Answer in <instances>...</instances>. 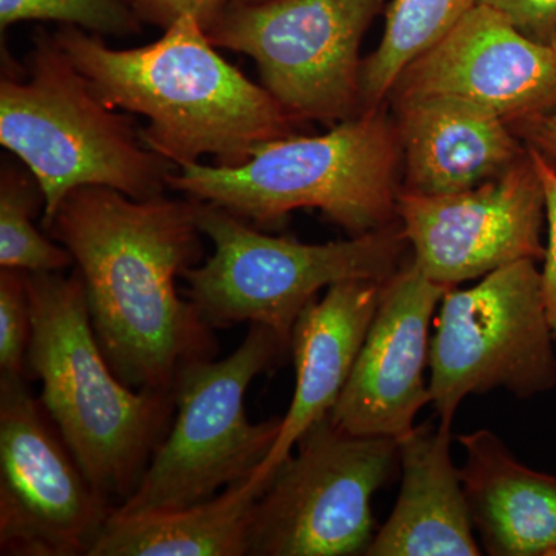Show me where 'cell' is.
Listing matches in <instances>:
<instances>
[{"label": "cell", "instance_id": "obj_1", "mask_svg": "<svg viewBox=\"0 0 556 556\" xmlns=\"http://www.w3.org/2000/svg\"><path fill=\"white\" fill-rule=\"evenodd\" d=\"M40 225L72 254L94 336L126 386L174 393L179 369L217 354L212 328L175 283L203 258L195 200L84 186Z\"/></svg>", "mask_w": 556, "mask_h": 556}, {"label": "cell", "instance_id": "obj_2", "mask_svg": "<svg viewBox=\"0 0 556 556\" xmlns=\"http://www.w3.org/2000/svg\"><path fill=\"white\" fill-rule=\"evenodd\" d=\"M54 39L105 104L148 119L142 141L175 167L206 155L240 166L306 124L226 61L193 14L137 49H112L102 36L65 25Z\"/></svg>", "mask_w": 556, "mask_h": 556}, {"label": "cell", "instance_id": "obj_3", "mask_svg": "<svg viewBox=\"0 0 556 556\" xmlns=\"http://www.w3.org/2000/svg\"><path fill=\"white\" fill-rule=\"evenodd\" d=\"M27 378L94 489L115 506L137 489L175 415L174 393L135 390L110 367L78 270L27 273Z\"/></svg>", "mask_w": 556, "mask_h": 556}, {"label": "cell", "instance_id": "obj_4", "mask_svg": "<svg viewBox=\"0 0 556 556\" xmlns=\"http://www.w3.org/2000/svg\"><path fill=\"white\" fill-rule=\"evenodd\" d=\"M401 169L396 121L380 108L327 134L266 142L240 166L182 164L167 178V189L258 226L280 225L299 208H316L357 237L397 222Z\"/></svg>", "mask_w": 556, "mask_h": 556}, {"label": "cell", "instance_id": "obj_5", "mask_svg": "<svg viewBox=\"0 0 556 556\" xmlns=\"http://www.w3.org/2000/svg\"><path fill=\"white\" fill-rule=\"evenodd\" d=\"M17 78L0 79V144L38 179L43 217L84 186L119 190L131 199L163 195L177 169L150 150L129 116L91 89L54 35L38 31Z\"/></svg>", "mask_w": 556, "mask_h": 556}, {"label": "cell", "instance_id": "obj_6", "mask_svg": "<svg viewBox=\"0 0 556 556\" xmlns=\"http://www.w3.org/2000/svg\"><path fill=\"white\" fill-rule=\"evenodd\" d=\"M195 206L214 252L182 278L186 298L212 329L262 325L289 346L300 313L321 289L346 280L388 281L407 262L399 219L364 236L311 244L260 232L211 203L195 200Z\"/></svg>", "mask_w": 556, "mask_h": 556}, {"label": "cell", "instance_id": "obj_7", "mask_svg": "<svg viewBox=\"0 0 556 556\" xmlns=\"http://www.w3.org/2000/svg\"><path fill=\"white\" fill-rule=\"evenodd\" d=\"M289 346L273 329L251 325L230 356L190 362L174 382L175 416L141 481L112 517L178 510L254 473L276 444L281 417L249 420L244 397Z\"/></svg>", "mask_w": 556, "mask_h": 556}, {"label": "cell", "instance_id": "obj_8", "mask_svg": "<svg viewBox=\"0 0 556 556\" xmlns=\"http://www.w3.org/2000/svg\"><path fill=\"white\" fill-rule=\"evenodd\" d=\"M430 343L431 405L453 426L471 394L503 390L530 399L556 388L555 339L535 260H521L450 288L439 305Z\"/></svg>", "mask_w": 556, "mask_h": 556}, {"label": "cell", "instance_id": "obj_9", "mask_svg": "<svg viewBox=\"0 0 556 556\" xmlns=\"http://www.w3.org/2000/svg\"><path fill=\"white\" fill-rule=\"evenodd\" d=\"M399 442L311 427L255 504L249 556H357L376 535L372 497L396 475Z\"/></svg>", "mask_w": 556, "mask_h": 556}, {"label": "cell", "instance_id": "obj_10", "mask_svg": "<svg viewBox=\"0 0 556 556\" xmlns=\"http://www.w3.org/2000/svg\"><path fill=\"white\" fill-rule=\"evenodd\" d=\"M383 0L228 3L206 28L217 49L247 54L262 86L303 123L361 113V46Z\"/></svg>", "mask_w": 556, "mask_h": 556}, {"label": "cell", "instance_id": "obj_11", "mask_svg": "<svg viewBox=\"0 0 556 556\" xmlns=\"http://www.w3.org/2000/svg\"><path fill=\"white\" fill-rule=\"evenodd\" d=\"M115 507L86 477L27 378L0 376V555L89 556Z\"/></svg>", "mask_w": 556, "mask_h": 556}, {"label": "cell", "instance_id": "obj_12", "mask_svg": "<svg viewBox=\"0 0 556 556\" xmlns=\"http://www.w3.org/2000/svg\"><path fill=\"white\" fill-rule=\"evenodd\" d=\"M397 219L416 268L445 288L521 260L543 262L546 252V199L529 149L506 174L464 192L401 190Z\"/></svg>", "mask_w": 556, "mask_h": 556}, {"label": "cell", "instance_id": "obj_13", "mask_svg": "<svg viewBox=\"0 0 556 556\" xmlns=\"http://www.w3.org/2000/svg\"><path fill=\"white\" fill-rule=\"evenodd\" d=\"M450 288L434 283L407 260L387 281L353 371L329 419L356 437L402 441L431 404L426 369L430 328Z\"/></svg>", "mask_w": 556, "mask_h": 556}, {"label": "cell", "instance_id": "obj_14", "mask_svg": "<svg viewBox=\"0 0 556 556\" xmlns=\"http://www.w3.org/2000/svg\"><path fill=\"white\" fill-rule=\"evenodd\" d=\"M426 94L464 98L515 126L556 109V51L478 3L404 70L388 101Z\"/></svg>", "mask_w": 556, "mask_h": 556}, {"label": "cell", "instance_id": "obj_15", "mask_svg": "<svg viewBox=\"0 0 556 556\" xmlns=\"http://www.w3.org/2000/svg\"><path fill=\"white\" fill-rule=\"evenodd\" d=\"M393 104L404 192H464L501 177L527 155L506 119L464 98L426 94Z\"/></svg>", "mask_w": 556, "mask_h": 556}, {"label": "cell", "instance_id": "obj_16", "mask_svg": "<svg viewBox=\"0 0 556 556\" xmlns=\"http://www.w3.org/2000/svg\"><path fill=\"white\" fill-rule=\"evenodd\" d=\"M387 281L346 280L313 300L292 328L295 390L276 444L255 475L269 482L311 427L331 415L382 299Z\"/></svg>", "mask_w": 556, "mask_h": 556}, {"label": "cell", "instance_id": "obj_17", "mask_svg": "<svg viewBox=\"0 0 556 556\" xmlns=\"http://www.w3.org/2000/svg\"><path fill=\"white\" fill-rule=\"evenodd\" d=\"M453 426L431 422L399 441L401 490L367 556H477L460 467L452 456Z\"/></svg>", "mask_w": 556, "mask_h": 556}, {"label": "cell", "instance_id": "obj_18", "mask_svg": "<svg viewBox=\"0 0 556 556\" xmlns=\"http://www.w3.org/2000/svg\"><path fill=\"white\" fill-rule=\"evenodd\" d=\"M456 439L468 510L485 554L556 556V475L525 466L489 428Z\"/></svg>", "mask_w": 556, "mask_h": 556}, {"label": "cell", "instance_id": "obj_19", "mask_svg": "<svg viewBox=\"0 0 556 556\" xmlns=\"http://www.w3.org/2000/svg\"><path fill=\"white\" fill-rule=\"evenodd\" d=\"M255 471L193 506L110 515L89 556H247L252 514L270 482Z\"/></svg>", "mask_w": 556, "mask_h": 556}, {"label": "cell", "instance_id": "obj_20", "mask_svg": "<svg viewBox=\"0 0 556 556\" xmlns=\"http://www.w3.org/2000/svg\"><path fill=\"white\" fill-rule=\"evenodd\" d=\"M477 5L478 0H391L378 49L362 62L361 113L383 108L404 70Z\"/></svg>", "mask_w": 556, "mask_h": 556}, {"label": "cell", "instance_id": "obj_21", "mask_svg": "<svg viewBox=\"0 0 556 556\" xmlns=\"http://www.w3.org/2000/svg\"><path fill=\"white\" fill-rule=\"evenodd\" d=\"M42 189L30 170L3 163L0 172V268L64 273L72 254L40 233L33 218L43 208Z\"/></svg>", "mask_w": 556, "mask_h": 556}, {"label": "cell", "instance_id": "obj_22", "mask_svg": "<svg viewBox=\"0 0 556 556\" xmlns=\"http://www.w3.org/2000/svg\"><path fill=\"white\" fill-rule=\"evenodd\" d=\"M51 21L98 36H130L142 21L126 0H0L2 31L17 22Z\"/></svg>", "mask_w": 556, "mask_h": 556}, {"label": "cell", "instance_id": "obj_23", "mask_svg": "<svg viewBox=\"0 0 556 556\" xmlns=\"http://www.w3.org/2000/svg\"><path fill=\"white\" fill-rule=\"evenodd\" d=\"M31 338L27 270L0 268V376L27 378Z\"/></svg>", "mask_w": 556, "mask_h": 556}, {"label": "cell", "instance_id": "obj_24", "mask_svg": "<svg viewBox=\"0 0 556 556\" xmlns=\"http://www.w3.org/2000/svg\"><path fill=\"white\" fill-rule=\"evenodd\" d=\"M530 159L535 164L538 177L544 189L546 199V252H544L543 269H541V289H543L544 308L548 325L556 342V167L544 159L538 150L529 148Z\"/></svg>", "mask_w": 556, "mask_h": 556}, {"label": "cell", "instance_id": "obj_25", "mask_svg": "<svg viewBox=\"0 0 556 556\" xmlns=\"http://www.w3.org/2000/svg\"><path fill=\"white\" fill-rule=\"evenodd\" d=\"M497 11L527 38L544 46L556 42V0H478Z\"/></svg>", "mask_w": 556, "mask_h": 556}, {"label": "cell", "instance_id": "obj_26", "mask_svg": "<svg viewBox=\"0 0 556 556\" xmlns=\"http://www.w3.org/2000/svg\"><path fill=\"white\" fill-rule=\"evenodd\" d=\"M142 24L166 30L185 14L199 17L204 28L228 5V0H126Z\"/></svg>", "mask_w": 556, "mask_h": 556}, {"label": "cell", "instance_id": "obj_27", "mask_svg": "<svg viewBox=\"0 0 556 556\" xmlns=\"http://www.w3.org/2000/svg\"><path fill=\"white\" fill-rule=\"evenodd\" d=\"M511 129L529 148L538 150L556 167V109L535 118L515 124Z\"/></svg>", "mask_w": 556, "mask_h": 556}, {"label": "cell", "instance_id": "obj_28", "mask_svg": "<svg viewBox=\"0 0 556 556\" xmlns=\"http://www.w3.org/2000/svg\"><path fill=\"white\" fill-rule=\"evenodd\" d=\"M266 2V0H228V3H258Z\"/></svg>", "mask_w": 556, "mask_h": 556}, {"label": "cell", "instance_id": "obj_29", "mask_svg": "<svg viewBox=\"0 0 556 556\" xmlns=\"http://www.w3.org/2000/svg\"><path fill=\"white\" fill-rule=\"evenodd\" d=\"M554 49H555V51H556V42H555Z\"/></svg>", "mask_w": 556, "mask_h": 556}]
</instances>
